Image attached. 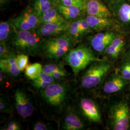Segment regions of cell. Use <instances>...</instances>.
Masks as SVG:
<instances>
[{
    "instance_id": "10",
    "label": "cell",
    "mask_w": 130,
    "mask_h": 130,
    "mask_svg": "<svg viewBox=\"0 0 130 130\" xmlns=\"http://www.w3.org/2000/svg\"><path fill=\"white\" fill-rule=\"evenodd\" d=\"M91 30L86 18L80 16L70 22L67 33L76 43Z\"/></svg>"
},
{
    "instance_id": "34",
    "label": "cell",
    "mask_w": 130,
    "mask_h": 130,
    "mask_svg": "<svg viewBox=\"0 0 130 130\" xmlns=\"http://www.w3.org/2000/svg\"><path fill=\"white\" fill-rule=\"evenodd\" d=\"M33 129L34 130H47L49 129V127L44 122L38 121L34 124Z\"/></svg>"
},
{
    "instance_id": "22",
    "label": "cell",
    "mask_w": 130,
    "mask_h": 130,
    "mask_svg": "<svg viewBox=\"0 0 130 130\" xmlns=\"http://www.w3.org/2000/svg\"><path fill=\"white\" fill-rule=\"evenodd\" d=\"M55 79L53 76L42 72L39 77L32 80L33 87L41 90L46 88L50 84L55 83Z\"/></svg>"
},
{
    "instance_id": "4",
    "label": "cell",
    "mask_w": 130,
    "mask_h": 130,
    "mask_svg": "<svg viewBox=\"0 0 130 130\" xmlns=\"http://www.w3.org/2000/svg\"><path fill=\"white\" fill-rule=\"evenodd\" d=\"M111 67L110 62L99 60L93 62L81 78V86L85 89L94 88L100 84Z\"/></svg>"
},
{
    "instance_id": "33",
    "label": "cell",
    "mask_w": 130,
    "mask_h": 130,
    "mask_svg": "<svg viewBox=\"0 0 130 130\" xmlns=\"http://www.w3.org/2000/svg\"><path fill=\"white\" fill-rule=\"evenodd\" d=\"M21 129L19 123L16 121H11L9 122L2 130H20Z\"/></svg>"
},
{
    "instance_id": "25",
    "label": "cell",
    "mask_w": 130,
    "mask_h": 130,
    "mask_svg": "<svg viewBox=\"0 0 130 130\" xmlns=\"http://www.w3.org/2000/svg\"><path fill=\"white\" fill-rule=\"evenodd\" d=\"M17 55L8 43H0V59H6Z\"/></svg>"
},
{
    "instance_id": "15",
    "label": "cell",
    "mask_w": 130,
    "mask_h": 130,
    "mask_svg": "<svg viewBox=\"0 0 130 130\" xmlns=\"http://www.w3.org/2000/svg\"><path fill=\"white\" fill-rule=\"evenodd\" d=\"M89 27L92 30L100 31L107 30L114 25L113 20L108 18H101L87 15L86 17Z\"/></svg>"
},
{
    "instance_id": "28",
    "label": "cell",
    "mask_w": 130,
    "mask_h": 130,
    "mask_svg": "<svg viewBox=\"0 0 130 130\" xmlns=\"http://www.w3.org/2000/svg\"><path fill=\"white\" fill-rule=\"evenodd\" d=\"M64 67L63 65L57 63H52L45 65L43 67L42 72L46 74H51L52 73L56 71L57 70L64 69Z\"/></svg>"
},
{
    "instance_id": "27",
    "label": "cell",
    "mask_w": 130,
    "mask_h": 130,
    "mask_svg": "<svg viewBox=\"0 0 130 130\" xmlns=\"http://www.w3.org/2000/svg\"><path fill=\"white\" fill-rule=\"evenodd\" d=\"M54 3L66 6H76L84 10V0H54Z\"/></svg>"
},
{
    "instance_id": "19",
    "label": "cell",
    "mask_w": 130,
    "mask_h": 130,
    "mask_svg": "<svg viewBox=\"0 0 130 130\" xmlns=\"http://www.w3.org/2000/svg\"><path fill=\"white\" fill-rule=\"evenodd\" d=\"M124 79L118 76H113L104 84L103 86L104 92L107 94H111L119 92L125 85Z\"/></svg>"
},
{
    "instance_id": "12",
    "label": "cell",
    "mask_w": 130,
    "mask_h": 130,
    "mask_svg": "<svg viewBox=\"0 0 130 130\" xmlns=\"http://www.w3.org/2000/svg\"><path fill=\"white\" fill-rule=\"evenodd\" d=\"M84 10L87 15L110 18V11L100 0H84Z\"/></svg>"
},
{
    "instance_id": "18",
    "label": "cell",
    "mask_w": 130,
    "mask_h": 130,
    "mask_svg": "<svg viewBox=\"0 0 130 130\" xmlns=\"http://www.w3.org/2000/svg\"><path fill=\"white\" fill-rule=\"evenodd\" d=\"M54 6L67 21L70 22L82 15L84 10L76 6H66L55 4Z\"/></svg>"
},
{
    "instance_id": "24",
    "label": "cell",
    "mask_w": 130,
    "mask_h": 130,
    "mask_svg": "<svg viewBox=\"0 0 130 130\" xmlns=\"http://www.w3.org/2000/svg\"><path fill=\"white\" fill-rule=\"evenodd\" d=\"M118 16L124 23H130V5L124 3L121 5L118 10Z\"/></svg>"
},
{
    "instance_id": "30",
    "label": "cell",
    "mask_w": 130,
    "mask_h": 130,
    "mask_svg": "<svg viewBox=\"0 0 130 130\" xmlns=\"http://www.w3.org/2000/svg\"><path fill=\"white\" fill-rule=\"evenodd\" d=\"M67 75V72L65 70V68H64L56 70L52 73L50 75L53 76L56 79H62L66 77Z\"/></svg>"
},
{
    "instance_id": "17",
    "label": "cell",
    "mask_w": 130,
    "mask_h": 130,
    "mask_svg": "<svg viewBox=\"0 0 130 130\" xmlns=\"http://www.w3.org/2000/svg\"><path fill=\"white\" fill-rule=\"evenodd\" d=\"M41 23H66L67 21L54 6L47 10L40 17Z\"/></svg>"
},
{
    "instance_id": "20",
    "label": "cell",
    "mask_w": 130,
    "mask_h": 130,
    "mask_svg": "<svg viewBox=\"0 0 130 130\" xmlns=\"http://www.w3.org/2000/svg\"><path fill=\"white\" fill-rule=\"evenodd\" d=\"M10 20L0 23V43H8L16 32Z\"/></svg>"
},
{
    "instance_id": "5",
    "label": "cell",
    "mask_w": 130,
    "mask_h": 130,
    "mask_svg": "<svg viewBox=\"0 0 130 130\" xmlns=\"http://www.w3.org/2000/svg\"><path fill=\"white\" fill-rule=\"evenodd\" d=\"M69 88L63 83H54L41 90V95L45 102L51 107L60 108L68 98Z\"/></svg>"
},
{
    "instance_id": "14",
    "label": "cell",
    "mask_w": 130,
    "mask_h": 130,
    "mask_svg": "<svg viewBox=\"0 0 130 130\" xmlns=\"http://www.w3.org/2000/svg\"><path fill=\"white\" fill-rule=\"evenodd\" d=\"M84 122L76 112L70 109L65 116L62 128L65 130H80L84 129Z\"/></svg>"
},
{
    "instance_id": "31",
    "label": "cell",
    "mask_w": 130,
    "mask_h": 130,
    "mask_svg": "<svg viewBox=\"0 0 130 130\" xmlns=\"http://www.w3.org/2000/svg\"><path fill=\"white\" fill-rule=\"evenodd\" d=\"M110 45L116 48H122L124 45V38L121 37H116L113 40Z\"/></svg>"
},
{
    "instance_id": "21",
    "label": "cell",
    "mask_w": 130,
    "mask_h": 130,
    "mask_svg": "<svg viewBox=\"0 0 130 130\" xmlns=\"http://www.w3.org/2000/svg\"><path fill=\"white\" fill-rule=\"evenodd\" d=\"M29 5L40 18L47 10L54 6L53 0H31Z\"/></svg>"
},
{
    "instance_id": "9",
    "label": "cell",
    "mask_w": 130,
    "mask_h": 130,
    "mask_svg": "<svg viewBox=\"0 0 130 130\" xmlns=\"http://www.w3.org/2000/svg\"><path fill=\"white\" fill-rule=\"evenodd\" d=\"M79 109L83 116L93 123L101 121L100 112L95 102L89 98H81L79 103Z\"/></svg>"
},
{
    "instance_id": "6",
    "label": "cell",
    "mask_w": 130,
    "mask_h": 130,
    "mask_svg": "<svg viewBox=\"0 0 130 130\" xmlns=\"http://www.w3.org/2000/svg\"><path fill=\"white\" fill-rule=\"evenodd\" d=\"M10 21L17 31H34L41 23L40 18L29 5Z\"/></svg>"
},
{
    "instance_id": "13",
    "label": "cell",
    "mask_w": 130,
    "mask_h": 130,
    "mask_svg": "<svg viewBox=\"0 0 130 130\" xmlns=\"http://www.w3.org/2000/svg\"><path fill=\"white\" fill-rule=\"evenodd\" d=\"M116 37L113 32L106 31L99 32L91 38L90 43L93 50L101 53L105 51L107 47L110 45L113 40Z\"/></svg>"
},
{
    "instance_id": "39",
    "label": "cell",
    "mask_w": 130,
    "mask_h": 130,
    "mask_svg": "<svg viewBox=\"0 0 130 130\" xmlns=\"http://www.w3.org/2000/svg\"><path fill=\"white\" fill-rule=\"evenodd\" d=\"M53 2H54V0H53Z\"/></svg>"
},
{
    "instance_id": "37",
    "label": "cell",
    "mask_w": 130,
    "mask_h": 130,
    "mask_svg": "<svg viewBox=\"0 0 130 130\" xmlns=\"http://www.w3.org/2000/svg\"><path fill=\"white\" fill-rule=\"evenodd\" d=\"M5 74L2 71H0V82L1 85H3L5 83Z\"/></svg>"
},
{
    "instance_id": "11",
    "label": "cell",
    "mask_w": 130,
    "mask_h": 130,
    "mask_svg": "<svg viewBox=\"0 0 130 130\" xmlns=\"http://www.w3.org/2000/svg\"><path fill=\"white\" fill-rule=\"evenodd\" d=\"M70 22L58 24L41 23L35 29V31L44 39L55 37L67 33Z\"/></svg>"
},
{
    "instance_id": "36",
    "label": "cell",
    "mask_w": 130,
    "mask_h": 130,
    "mask_svg": "<svg viewBox=\"0 0 130 130\" xmlns=\"http://www.w3.org/2000/svg\"><path fill=\"white\" fill-rule=\"evenodd\" d=\"M14 0H0L1 8H3L4 6L9 4L10 3H11Z\"/></svg>"
},
{
    "instance_id": "38",
    "label": "cell",
    "mask_w": 130,
    "mask_h": 130,
    "mask_svg": "<svg viewBox=\"0 0 130 130\" xmlns=\"http://www.w3.org/2000/svg\"><path fill=\"white\" fill-rule=\"evenodd\" d=\"M129 68H130V64H129Z\"/></svg>"
},
{
    "instance_id": "3",
    "label": "cell",
    "mask_w": 130,
    "mask_h": 130,
    "mask_svg": "<svg viewBox=\"0 0 130 130\" xmlns=\"http://www.w3.org/2000/svg\"><path fill=\"white\" fill-rule=\"evenodd\" d=\"M63 58L65 63L71 68L75 76L93 62L100 60L90 48L84 45L72 48Z\"/></svg>"
},
{
    "instance_id": "23",
    "label": "cell",
    "mask_w": 130,
    "mask_h": 130,
    "mask_svg": "<svg viewBox=\"0 0 130 130\" xmlns=\"http://www.w3.org/2000/svg\"><path fill=\"white\" fill-rule=\"evenodd\" d=\"M42 66L39 63L28 65L25 69V75L30 79H35L42 74Z\"/></svg>"
},
{
    "instance_id": "7",
    "label": "cell",
    "mask_w": 130,
    "mask_h": 130,
    "mask_svg": "<svg viewBox=\"0 0 130 130\" xmlns=\"http://www.w3.org/2000/svg\"><path fill=\"white\" fill-rule=\"evenodd\" d=\"M109 118L113 130H127L130 122V110L127 104L120 102L112 107Z\"/></svg>"
},
{
    "instance_id": "29",
    "label": "cell",
    "mask_w": 130,
    "mask_h": 130,
    "mask_svg": "<svg viewBox=\"0 0 130 130\" xmlns=\"http://www.w3.org/2000/svg\"><path fill=\"white\" fill-rule=\"evenodd\" d=\"M121 50L122 48H116L109 45L107 47L104 52L107 56L112 58H116L119 55Z\"/></svg>"
},
{
    "instance_id": "2",
    "label": "cell",
    "mask_w": 130,
    "mask_h": 130,
    "mask_svg": "<svg viewBox=\"0 0 130 130\" xmlns=\"http://www.w3.org/2000/svg\"><path fill=\"white\" fill-rule=\"evenodd\" d=\"M75 43L67 33L45 39L42 44L41 54L48 59L58 60L64 57L74 47Z\"/></svg>"
},
{
    "instance_id": "8",
    "label": "cell",
    "mask_w": 130,
    "mask_h": 130,
    "mask_svg": "<svg viewBox=\"0 0 130 130\" xmlns=\"http://www.w3.org/2000/svg\"><path fill=\"white\" fill-rule=\"evenodd\" d=\"M15 108L19 115L23 118H27L32 115L34 107L27 93L24 90L17 89L14 95Z\"/></svg>"
},
{
    "instance_id": "26",
    "label": "cell",
    "mask_w": 130,
    "mask_h": 130,
    "mask_svg": "<svg viewBox=\"0 0 130 130\" xmlns=\"http://www.w3.org/2000/svg\"><path fill=\"white\" fill-rule=\"evenodd\" d=\"M15 60L19 69L21 71H22L26 69L28 66V56L23 54H17Z\"/></svg>"
},
{
    "instance_id": "35",
    "label": "cell",
    "mask_w": 130,
    "mask_h": 130,
    "mask_svg": "<svg viewBox=\"0 0 130 130\" xmlns=\"http://www.w3.org/2000/svg\"><path fill=\"white\" fill-rule=\"evenodd\" d=\"M122 78L125 80L130 79V69L129 65L124 66L121 70Z\"/></svg>"
},
{
    "instance_id": "16",
    "label": "cell",
    "mask_w": 130,
    "mask_h": 130,
    "mask_svg": "<svg viewBox=\"0 0 130 130\" xmlns=\"http://www.w3.org/2000/svg\"><path fill=\"white\" fill-rule=\"evenodd\" d=\"M16 56L15 55L6 59H0L1 71L13 78L19 76L21 71L16 63Z\"/></svg>"
},
{
    "instance_id": "32",
    "label": "cell",
    "mask_w": 130,
    "mask_h": 130,
    "mask_svg": "<svg viewBox=\"0 0 130 130\" xmlns=\"http://www.w3.org/2000/svg\"><path fill=\"white\" fill-rule=\"evenodd\" d=\"M0 111L2 113H7L10 111L9 103L2 97L0 99Z\"/></svg>"
},
{
    "instance_id": "1",
    "label": "cell",
    "mask_w": 130,
    "mask_h": 130,
    "mask_svg": "<svg viewBox=\"0 0 130 130\" xmlns=\"http://www.w3.org/2000/svg\"><path fill=\"white\" fill-rule=\"evenodd\" d=\"M45 39L34 31H16L8 43L17 54L37 56L41 53L42 44Z\"/></svg>"
}]
</instances>
